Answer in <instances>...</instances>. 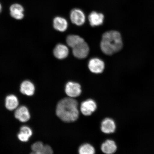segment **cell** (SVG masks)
I'll use <instances>...</instances> for the list:
<instances>
[{
    "label": "cell",
    "instance_id": "obj_8",
    "mask_svg": "<svg viewBox=\"0 0 154 154\" xmlns=\"http://www.w3.org/2000/svg\"><path fill=\"white\" fill-rule=\"evenodd\" d=\"M14 116L17 120L22 122H27L30 118L29 112L25 106H21L17 108L15 111Z\"/></svg>",
    "mask_w": 154,
    "mask_h": 154
},
{
    "label": "cell",
    "instance_id": "obj_2",
    "mask_svg": "<svg viewBox=\"0 0 154 154\" xmlns=\"http://www.w3.org/2000/svg\"><path fill=\"white\" fill-rule=\"evenodd\" d=\"M122 47V36L120 32L111 30L103 35L100 47L102 51L105 54L112 55L120 51Z\"/></svg>",
    "mask_w": 154,
    "mask_h": 154
},
{
    "label": "cell",
    "instance_id": "obj_6",
    "mask_svg": "<svg viewBox=\"0 0 154 154\" xmlns=\"http://www.w3.org/2000/svg\"><path fill=\"white\" fill-rule=\"evenodd\" d=\"M88 67L91 72L95 74H100L105 69L104 62L98 58H93L90 60Z\"/></svg>",
    "mask_w": 154,
    "mask_h": 154
},
{
    "label": "cell",
    "instance_id": "obj_16",
    "mask_svg": "<svg viewBox=\"0 0 154 154\" xmlns=\"http://www.w3.org/2000/svg\"><path fill=\"white\" fill-rule=\"evenodd\" d=\"M19 103L18 98L14 95H10L6 97L5 107L9 111H13L16 109L18 107Z\"/></svg>",
    "mask_w": 154,
    "mask_h": 154
},
{
    "label": "cell",
    "instance_id": "obj_15",
    "mask_svg": "<svg viewBox=\"0 0 154 154\" xmlns=\"http://www.w3.org/2000/svg\"><path fill=\"white\" fill-rule=\"evenodd\" d=\"M53 26L55 29L63 32L66 30L68 23L66 19L60 17H56L53 20Z\"/></svg>",
    "mask_w": 154,
    "mask_h": 154
},
{
    "label": "cell",
    "instance_id": "obj_23",
    "mask_svg": "<svg viewBox=\"0 0 154 154\" xmlns=\"http://www.w3.org/2000/svg\"><path fill=\"white\" fill-rule=\"evenodd\" d=\"M2 10V6L1 5V3H0V13L1 12Z\"/></svg>",
    "mask_w": 154,
    "mask_h": 154
},
{
    "label": "cell",
    "instance_id": "obj_11",
    "mask_svg": "<svg viewBox=\"0 0 154 154\" xmlns=\"http://www.w3.org/2000/svg\"><path fill=\"white\" fill-rule=\"evenodd\" d=\"M20 91L24 95L32 96L35 93V87L32 82L29 80H25L21 84Z\"/></svg>",
    "mask_w": 154,
    "mask_h": 154
},
{
    "label": "cell",
    "instance_id": "obj_17",
    "mask_svg": "<svg viewBox=\"0 0 154 154\" xmlns=\"http://www.w3.org/2000/svg\"><path fill=\"white\" fill-rule=\"evenodd\" d=\"M66 42L67 45L72 48L85 42V40L83 38L79 36L76 35H70L67 36Z\"/></svg>",
    "mask_w": 154,
    "mask_h": 154
},
{
    "label": "cell",
    "instance_id": "obj_5",
    "mask_svg": "<svg viewBox=\"0 0 154 154\" xmlns=\"http://www.w3.org/2000/svg\"><path fill=\"white\" fill-rule=\"evenodd\" d=\"M89 52V48L87 43L84 42L72 48V53L79 59H84L87 56Z\"/></svg>",
    "mask_w": 154,
    "mask_h": 154
},
{
    "label": "cell",
    "instance_id": "obj_20",
    "mask_svg": "<svg viewBox=\"0 0 154 154\" xmlns=\"http://www.w3.org/2000/svg\"><path fill=\"white\" fill-rule=\"evenodd\" d=\"M17 136H18V139L23 142H28L30 138L28 135L21 132L19 133Z\"/></svg>",
    "mask_w": 154,
    "mask_h": 154
},
{
    "label": "cell",
    "instance_id": "obj_7",
    "mask_svg": "<svg viewBox=\"0 0 154 154\" xmlns=\"http://www.w3.org/2000/svg\"><path fill=\"white\" fill-rule=\"evenodd\" d=\"M70 18L73 23L77 26H82L85 21V16L81 10L75 8L71 11Z\"/></svg>",
    "mask_w": 154,
    "mask_h": 154
},
{
    "label": "cell",
    "instance_id": "obj_3",
    "mask_svg": "<svg viewBox=\"0 0 154 154\" xmlns=\"http://www.w3.org/2000/svg\"><path fill=\"white\" fill-rule=\"evenodd\" d=\"M65 92L69 97L73 98L78 97L82 94L81 86L78 83L69 82L65 86Z\"/></svg>",
    "mask_w": 154,
    "mask_h": 154
},
{
    "label": "cell",
    "instance_id": "obj_4",
    "mask_svg": "<svg viewBox=\"0 0 154 154\" xmlns=\"http://www.w3.org/2000/svg\"><path fill=\"white\" fill-rule=\"evenodd\" d=\"M97 108V103L92 99H88L83 101L80 105L81 112L85 116L91 115Z\"/></svg>",
    "mask_w": 154,
    "mask_h": 154
},
{
    "label": "cell",
    "instance_id": "obj_1",
    "mask_svg": "<svg viewBox=\"0 0 154 154\" xmlns=\"http://www.w3.org/2000/svg\"><path fill=\"white\" fill-rule=\"evenodd\" d=\"M78 105V102L74 98H63L57 103L56 114L63 122H74L78 120L79 115Z\"/></svg>",
    "mask_w": 154,
    "mask_h": 154
},
{
    "label": "cell",
    "instance_id": "obj_22",
    "mask_svg": "<svg viewBox=\"0 0 154 154\" xmlns=\"http://www.w3.org/2000/svg\"><path fill=\"white\" fill-rule=\"evenodd\" d=\"M53 153V150L51 146L48 145H45L44 146L41 154H52Z\"/></svg>",
    "mask_w": 154,
    "mask_h": 154
},
{
    "label": "cell",
    "instance_id": "obj_12",
    "mask_svg": "<svg viewBox=\"0 0 154 154\" xmlns=\"http://www.w3.org/2000/svg\"><path fill=\"white\" fill-rule=\"evenodd\" d=\"M11 16L17 20H20L24 17V9L22 5L19 4H14L10 8Z\"/></svg>",
    "mask_w": 154,
    "mask_h": 154
},
{
    "label": "cell",
    "instance_id": "obj_9",
    "mask_svg": "<svg viewBox=\"0 0 154 154\" xmlns=\"http://www.w3.org/2000/svg\"><path fill=\"white\" fill-rule=\"evenodd\" d=\"M116 129V125L112 119L107 118L104 119L101 123V129L105 134L113 133Z\"/></svg>",
    "mask_w": 154,
    "mask_h": 154
},
{
    "label": "cell",
    "instance_id": "obj_18",
    "mask_svg": "<svg viewBox=\"0 0 154 154\" xmlns=\"http://www.w3.org/2000/svg\"><path fill=\"white\" fill-rule=\"evenodd\" d=\"M78 152L80 154H94L95 153V148L91 144L86 143L80 146Z\"/></svg>",
    "mask_w": 154,
    "mask_h": 154
},
{
    "label": "cell",
    "instance_id": "obj_19",
    "mask_svg": "<svg viewBox=\"0 0 154 154\" xmlns=\"http://www.w3.org/2000/svg\"><path fill=\"white\" fill-rule=\"evenodd\" d=\"M44 146L43 142L40 141L36 142L32 144L31 146V149L32 151V153L41 154Z\"/></svg>",
    "mask_w": 154,
    "mask_h": 154
},
{
    "label": "cell",
    "instance_id": "obj_21",
    "mask_svg": "<svg viewBox=\"0 0 154 154\" xmlns=\"http://www.w3.org/2000/svg\"><path fill=\"white\" fill-rule=\"evenodd\" d=\"M20 132L28 135L30 137L32 134V131L30 128L27 126H23L20 128Z\"/></svg>",
    "mask_w": 154,
    "mask_h": 154
},
{
    "label": "cell",
    "instance_id": "obj_13",
    "mask_svg": "<svg viewBox=\"0 0 154 154\" xmlns=\"http://www.w3.org/2000/svg\"><path fill=\"white\" fill-rule=\"evenodd\" d=\"M88 18L91 26H99L103 23L104 16L102 13L93 11L90 13Z\"/></svg>",
    "mask_w": 154,
    "mask_h": 154
},
{
    "label": "cell",
    "instance_id": "obj_10",
    "mask_svg": "<svg viewBox=\"0 0 154 154\" xmlns=\"http://www.w3.org/2000/svg\"><path fill=\"white\" fill-rule=\"evenodd\" d=\"M69 53L68 48L66 45L61 44H58L53 50L54 55L59 59L65 58L68 55Z\"/></svg>",
    "mask_w": 154,
    "mask_h": 154
},
{
    "label": "cell",
    "instance_id": "obj_14",
    "mask_svg": "<svg viewBox=\"0 0 154 154\" xmlns=\"http://www.w3.org/2000/svg\"><path fill=\"white\" fill-rule=\"evenodd\" d=\"M101 151L106 154H112L116 151L117 146L113 140H107L102 144L101 147Z\"/></svg>",
    "mask_w": 154,
    "mask_h": 154
}]
</instances>
